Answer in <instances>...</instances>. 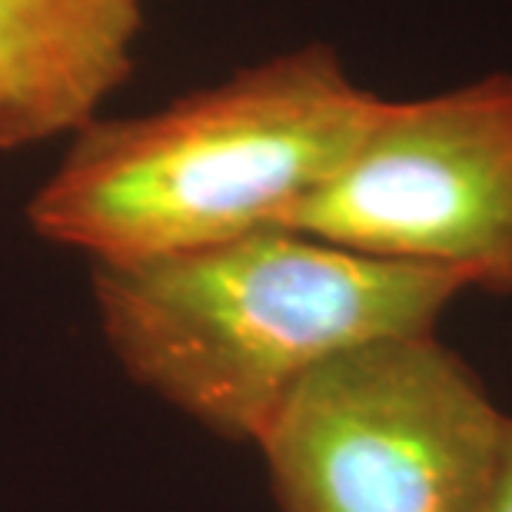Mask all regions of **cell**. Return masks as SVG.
<instances>
[{
	"instance_id": "6",
	"label": "cell",
	"mask_w": 512,
	"mask_h": 512,
	"mask_svg": "<svg viewBox=\"0 0 512 512\" xmlns=\"http://www.w3.org/2000/svg\"><path fill=\"white\" fill-rule=\"evenodd\" d=\"M486 512H512V416L506 423L503 449H499V466L493 479V493H489Z\"/></svg>"
},
{
	"instance_id": "4",
	"label": "cell",
	"mask_w": 512,
	"mask_h": 512,
	"mask_svg": "<svg viewBox=\"0 0 512 512\" xmlns=\"http://www.w3.org/2000/svg\"><path fill=\"white\" fill-rule=\"evenodd\" d=\"M383 260L512 296V74L383 100L286 223Z\"/></svg>"
},
{
	"instance_id": "3",
	"label": "cell",
	"mask_w": 512,
	"mask_h": 512,
	"mask_svg": "<svg viewBox=\"0 0 512 512\" xmlns=\"http://www.w3.org/2000/svg\"><path fill=\"white\" fill-rule=\"evenodd\" d=\"M509 416L436 333L343 350L256 439L280 512H486Z\"/></svg>"
},
{
	"instance_id": "1",
	"label": "cell",
	"mask_w": 512,
	"mask_h": 512,
	"mask_svg": "<svg viewBox=\"0 0 512 512\" xmlns=\"http://www.w3.org/2000/svg\"><path fill=\"white\" fill-rule=\"evenodd\" d=\"M100 333L137 386L207 433L256 443L330 356L436 333L466 283L290 227L137 263H94Z\"/></svg>"
},
{
	"instance_id": "5",
	"label": "cell",
	"mask_w": 512,
	"mask_h": 512,
	"mask_svg": "<svg viewBox=\"0 0 512 512\" xmlns=\"http://www.w3.org/2000/svg\"><path fill=\"white\" fill-rule=\"evenodd\" d=\"M143 0H0V150L94 124L137 67Z\"/></svg>"
},
{
	"instance_id": "2",
	"label": "cell",
	"mask_w": 512,
	"mask_h": 512,
	"mask_svg": "<svg viewBox=\"0 0 512 512\" xmlns=\"http://www.w3.org/2000/svg\"><path fill=\"white\" fill-rule=\"evenodd\" d=\"M380 97L306 44L140 117L74 133L27 203L37 237L137 263L286 227L340 167Z\"/></svg>"
}]
</instances>
